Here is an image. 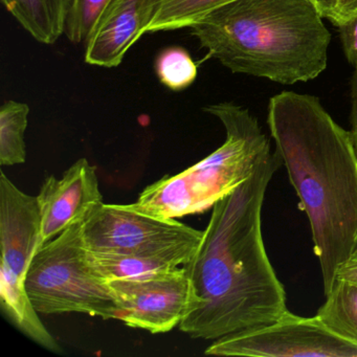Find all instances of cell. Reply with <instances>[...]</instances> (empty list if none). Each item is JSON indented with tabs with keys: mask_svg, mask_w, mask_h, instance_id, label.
Returning <instances> with one entry per match:
<instances>
[{
	"mask_svg": "<svg viewBox=\"0 0 357 357\" xmlns=\"http://www.w3.org/2000/svg\"><path fill=\"white\" fill-rule=\"evenodd\" d=\"M281 166L271 150L243 183L213 206L202 243L183 265L192 305L179 329L191 337L216 340L273 323L289 310L262 236L265 194Z\"/></svg>",
	"mask_w": 357,
	"mask_h": 357,
	"instance_id": "obj_1",
	"label": "cell"
},
{
	"mask_svg": "<svg viewBox=\"0 0 357 357\" xmlns=\"http://www.w3.org/2000/svg\"><path fill=\"white\" fill-rule=\"evenodd\" d=\"M267 124L308 217L326 296L357 250V156L350 132L319 98L294 91L271 98Z\"/></svg>",
	"mask_w": 357,
	"mask_h": 357,
	"instance_id": "obj_2",
	"label": "cell"
},
{
	"mask_svg": "<svg viewBox=\"0 0 357 357\" xmlns=\"http://www.w3.org/2000/svg\"><path fill=\"white\" fill-rule=\"evenodd\" d=\"M323 18L313 0H233L190 29L231 73L292 85L327 68L331 34Z\"/></svg>",
	"mask_w": 357,
	"mask_h": 357,
	"instance_id": "obj_3",
	"label": "cell"
},
{
	"mask_svg": "<svg viewBox=\"0 0 357 357\" xmlns=\"http://www.w3.org/2000/svg\"><path fill=\"white\" fill-rule=\"evenodd\" d=\"M204 112L225 127L222 146L183 172L167 175L146 188L135 204H126L129 208L172 219L206 212L243 183L271 151L258 120L246 108L222 102L206 106Z\"/></svg>",
	"mask_w": 357,
	"mask_h": 357,
	"instance_id": "obj_4",
	"label": "cell"
},
{
	"mask_svg": "<svg viewBox=\"0 0 357 357\" xmlns=\"http://www.w3.org/2000/svg\"><path fill=\"white\" fill-rule=\"evenodd\" d=\"M83 222L70 225L36 252L24 282L26 292L43 314L78 312L119 319L107 282L89 266Z\"/></svg>",
	"mask_w": 357,
	"mask_h": 357,
	"instance_id": "obj_5",
	"label": "cell"
},
{
	"mask_svg": "<svg viewBox=\"0 0 357 357\" xmlns=\"http://www.w3.org/2000/svg\"><path fill=\"white\" fill-rule=\"evenodd\" d=\"M89 252L149 255L181 248H199L204 231L176 219L160 218L131 210L126 204H101L83 222Z\"/></svg>",
	"mask_w": 357,
	"mask_h": 357,
	"instance_id": "obj_6",
	"label": "cell"
},
{
	"mask_svg": "<svg viewBox=\"0 0 357 357\" xmlns=\"http://www.w3.org/2000/svg\"><path fill=\"white\" fill-rule=\"evenodd\" d=\"M217 356L357 357V344L337 335L317 315L284 313L273 323L229 334L204 351Z\"/></svg>",
	"mask_w": 357,
	"mask_h": 357,
	"instance_id": "obj_7",
	"label": "cell"
},
{
	"mask_svg": "<svg viewBox=\"0 0 357 357\" xmlns=\"http://www.w3.org/2000/svg\"><path fill=\"white\" fill-rule=\"evenodd\" d=\"M125 325L152 334L174 329L189 313L192 285L185 266L135 279L107 282Z\"/></svg>",
	"mask_w": 357,
	"mask_h": 357,
	"instance_id": "obj_8",
	"label": "cell"
},
{
	"mask_svg": "<svg viewBox=\"0 0 357 357\" xmlns=\"http://www.w3.org/2000/svg\"><path fill=\"white\" fill-rule=\"evenodd\" d=\"M38 199L18 189L0 172V284L26 287L31 262L40 250Z\"/></svg>",
	"mask_w": 357,
	"mask_h": 357,
	"instance_id": "obj_9",
	"label": "cell"
},
{
	"mask_svg": "<svg viewBox=\"0 0 357 357\" xmlns=\"http://www.w3.org/2000/svg\"><path fill=\"white\" fill-rule=\"evenodd\" d=\"M40 210V248L70 225L84 221L103 204L95 167L86 158L77 160L61 179L50 175L38 196Z\"/></svg>",
	"mask_w": 357,
	"mask_h": 357,
	"instance_id": "obj_10",
	"label": "cell"
},
{
	"mask_svg": "<svg viewBox=\"0 0 357 357\" xmlns=\"http://www.w3.org/2000/svg\"><path fill=\"white\" fill-rule=\"evenodd\" d=\"M156 0H114L85 43L91 66L116 68L131 47L146 34Z\"/></svg>",
	"mask_w": 357,
	"mask_h": 357,
	"instance_id": "obj_11",
	"label": "cell"
},
{
	"mask_svg": "<svg viewBox=\"0 0 357 357\" xmlns=\"http://www.w3.org/2000/svg\"><path fill=\"white\" fill-rule=\"evenodd\" d=\"M197 250L198 248H181L149 255L101 254L87 250V259L93 273L108 282L172 271L187 264Z\"/></svg>",
	"mask_w": 357,
	"mask_h": 357,
	"instance_id": "obj_12",
	"label": "cell"
},
{
	"mask_svg": "<svg viewBox=\"0 0 357 357\" xmlns=\"http://www.w3.org/2000/svg\"><path fill=\"white\" fill-rule=\"evenodd\" d=\"M3 7L38 43L54 45L66 33L72 0H1Z\"/></svg>",
	"mask_w": 357,
	"mask_h": 357,
	"instance_id": "obj_13",
	"label": "cell"
},
{
	"mask_svg": "<svg viewBox=\"0 0 357 357\" xmlns=\"http://www.w3.org/2000/svg\"><path fill=\"white\" fill-rule=\"evenodd\" d=\"M317 315L337 335L357 344V285L335 280Z\"/></svg>",
	"mask_w": 357,
	"mask_h": 357,
	"instance_id": "obj_14",
	"label": "cell"
},
{
	"mask_svg": "<svg viewBox=\"0 0 357 357\" xmlns=\"http://www.w3.org/2000/svg\"><path fill=\"white\" fill-rule=\"evenodd\" d=\"M233 0H156L148 33L190 29L213 10Z\"/></svg>",
	"mask_w": 357,
	"mask_h": 357,
	"instance_id": "obj_15",
	"label": "cell"
},
{
	"mask_svg": "<svg viewBox=\"0 0 357 357\" xmlns=\"http://www.w3.org/2000/svg\"><path fill=\"white\" fill-rule=\"evenodd\" d=\"M30 108L22 102H5L0 108V165L15 166L26 160V131Z\"/></svg>",
	"mask_w": 357,
	"mask_h": 357,
	"instance_id": "obj_16",
	"label": "cell"
},
{
	"mask_svg": "<svg viewBox=\"0 0 357 357\" xmlns=\"http://www.w3.org/2000/svg\"><path fill=\"white\" fill-rule=\"evenodd\" d=\"M155 70L160 82L172 89L183 91L193 84L197 77V66L185 50L169 47L158 55Z\"/></svg>",
	"mask_w": 357,
	"mask_h": 357,
	"instance_id": "obj_17",
	"label": "cell"
},
{
	"mask_svg": "<svg viewBox=\"0 0 357 357\" xmlns=\"http://www.w3.org/2000/svg\"><path fill=\"white\" fill-rule=\"evenodd\" d=\"M114 0H72L66 35L75 45L85 43Z\"/></svg>",
	"mask_w": 357,
	"mask_h": 357,
	"instance_id": "obj_18",
	"label": "cell"
},
{
	"mask_svg": "<svg viewBox=\"0 0 357 357\" xmlns=\"http://www.w3.org/2000/svg\"><path fill=\"white\" fill-rule=\"evenodd\" d=\"M344 56L349 63L357 66V14L337 26Z\"/></svg>",
	"mask_w": 357,
	"mask_h": 357,
	"instance_id": "obj_19",
	"label": "cell"
},
{
	"mask_svg": "<svg viewBox=\"0 0 357 357\" xmlns=\"http://www.w3.org/2000/svg\"><path fill=\"white\" fill-rule=\"evenodd\" d=\"M351 130L349 131L352 139L353 147L357 156V66L351 79Z\"/></svg>",
	"mask_w": 357,
	"mask_h": 357,
	"instance_id": "obj_20",
	"label": "cell"
},
{
	"mask_svg": "<svg viewBox=\"0 0 357 357\" xmlns=\"http://www.w3.org/2000/svg\"><path fill=\"white\" fill-rule=\"evenodd\" d=\"M335 280H342L357 285V250L338 269Z\"/></svg>",
	"mask_w": 357,
	"mask_h": 357,
	"instance_id": "obj_21",
	"label": "cell"
},
{
	"mask_svg": "<svg viewBox=\"0 0 357 357\" xmlns=\"http://www.w3.org/2000/svg\"><path fill=\"white\" fill-rule=\"evenodd\" d=\"M356 14L357 0H338L337 20L334 26H340Z\"/></svg>",
	"mask_w": 357,
	"mask_h": 357,
	"instance_id": "obj_22",
	"label": "cell"
},
{
	"mask_svg": "<svg viewBox=\"0 0 357 357\" xmlns=\"http://www.w3.org/2000/svg\"><path fill=\"white\" fill-rule=\"evenodd\" d=\"M324 18L335 24L337 20L338 0H313Z\"/></svg>",
	"mask_w": 357,
	"mask_h": 357,
	"instance_id": "obj_23",
	"label": "cell"
}]
</instances>
